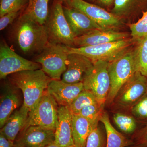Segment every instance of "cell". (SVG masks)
<instances>
[{"instance_id":"cell-29","label":"cell","mask_w":147,"mask_h":147,"mask_svg":"<svg viewBox=\"0 0 147 147\" xmlns=\"http://www.w3.org/2000/svg\"><path fill=\"white\" fill-rule=\"evenodd\" d=\"M86 147H105V137L98 126L90 133Z\"/></svg>"},{"instance_id":"cell-22","label":"cell","mask_w":147,"mask_h":147,"mask_svg":"<svg viewBox=\"0 0 147 147\" xmlns=\"http://www.w3.org/2000/svg\"><path fill=\"white\" fill-rule=\"evenodd\" d=\"M49 0H28L24 12L36 22L44 25L49 15Z\"/></svg>"},{"instance_id":"cell-6","label":"cell","mask_w":147,"mask_h":147,"mask_svg":"<svg viewBox=\"0 0 147 147\" xmlns=\"http://www.w3.org/2000/svg\"><path fill=\"white\" fill-rule=\"evenodd\" d=\"M67 56L64 45L48 42L37 55L35 62L41 65L42 71L51 79L61 80V76L67 69Z\"/></svg>"},{"instance_id":"cell-15","label":"cell","mask_w":147,"mask_h":147,"mask_svg":"<svg viewBox=\"0 0 147 147\" xmlns=\"http://www.w3.org/2000/svg\"><path fill=\"white\" fill-rule=\"evenodd\" d=\"M55 141L54 130L39 126H30L22 130L15 144L24 147H45Z\"/></svg>"},{"instance_id":"cell-11","label":"cell","mask_w":147,"mask_h":147,"mask_svg":"<svg viewBox=\"0 0 147 147\" xmlns=\"http://www.w3.org/2000/svg\"><path fill=\"white\" fill-rule=\"evenodd\" d=\"M68 7L81 11L102 28L113 29L120 24L118 16L84 0H71Z\"/></svg>"},{"instance_id":"cell-35","label":"cell","mask_w":147,"mask_h":147,"mask_svg":"<svg viewBox=\"0 0 147 147\" xmlns=\"http://www.w3.org/2000/svg\"><path fill=\"white\" fill-rule=\"evenodd\" d=\"M98 1L103 5L110 6L113 3L115 0H98Z\"/></svg>"},{"instance_id":"cell-28","label":"cell","mask_w":147,"mask_h":147,"mask_svg":"<svg viewBox=\"0 0 147 147\" xmlns=\"http://www.w3.org/2000/svg\"><path fill=\"white\" fill-rule=\"evenodd\" d=\"M28 0H0V17L6 13L23 9Z\"/></svg>"},{"instance_id":"cell-33","label":"cell","mask_w":147,"mask_h":147,"mask_svg":"<svg viewBox=\"0 0 147 147\" xmlns=\"http://www.w3.org/2000/svg\"><path fill=\"white\" fill-rule=\"evenodd\" d=\"M137 144L143 146H147V125L139 132L137 137Z\"/></svg>"},{"instance_id":"cell-31","label":"cell","mask_w":147,"mask_h":147,"mask_svg":"<svg viewBox=\"0 0 147 147\" xmlns=\"http://www.w3.org/2000/svg\"><path fill=\"white\" fill-rule=\"evenodd\" d=\"M133 1L134 0H115L113 13L118 17L125 14Z\"/></svg>"},{"instance_id":"cell-30","label":"cell","mask_w":147,"mask_h":147,"mask_svg":"<svg viewBox=\"0 0 147 147\" xmlns=\"http://www.w3.org/2000/svg\"><path fill=\"white\" fill-rule=\"evenodd\" d=\"M132 114L142 119L147 118V94L131 107Z\"/></svg>"},{"instance_id":"cell-39","label":"cell","mask_w":147,"mask_h":147,"mask_svg":"<svg viewBox=\"0 0 147 147\" xmlns=\"http://www.w3.org/2000/svg\"><path fill=\"white\" fill-rule=\"evenodd\" d=\"M67 147H76V146L74 145H71V146H69Z\"/></svg>"},{"instance_id":"cell-1","label":"cell","mask_w":147,"mask_h":147,"mask_svg":"<svg viewBox=\"0 0 147 147\" xmlns=\"http://www.w3.org/2000/svg\"><path fill=\"white\" fill-rule=\"evenodd\" d=\"M11 36L18 48L26 55H38L49 42L44 25L24 11L13 24Z\"/></svg>"},{"instance_id":"cell-38","label":"cell","mask_w":147,"mask_h":147,"mask_svg":"<svg viewBox=\"0 0 147 147\" xmlns=\"http://www.w3.org/2000/svg\"><path fill=\"white\" fill-rule=\"evenodd\" d=\"M15 147H23V146H21V145H20L19 144H15Z\"/></svg>"},{"instance_id":"cell-19","label":"cell","mask_w":147,"mask_h":147,"mask_svg":"<svg viewBox=\"0 0 147 147\" xmlns=\"http://www.w3.org/2000/svg\"><path fill=\"white\" fill-rule=\"evenodd\" d=\"M30 110L22 105L11 115L6 121L0 133L9 140L14 141L19 132L24 129L26 125Z\"/></svg>"},{"instance_id":"cell-13","label":"cell","mask_w":147,"mask_h":147,"mask_svg":"<svg viewBox=\"0 0 147 147\" xmlns=\"http://www.w3.org/2000/svg\"><path fill=\"white\" fill-rule=\"evenodd\" d=\"M67 69L61 80L68 84L83 82L85 75L94 65V63L84 55L77 53L67 54Z\"/></svg>"},{"instance_id":"cell-34","label":"cell","mask_w":147,"mask_h":147,"mask_svg":"<svg viewBox=\"0 0 147 147\" xmlns=\"http://www.w3.org/2000/svg\"><path fill=\"white\" fill-rule=\"evenodd\" d=\"M14 141L6 138L3 134L0 133V147H15Z\"/></svg>"},{"instance_id":"cell-4","label":"cell","mask_w":147,"mask_h":147,"mask_svg":"<svg viewBox=\"0 0 147 147\" xmlns=\"http://www.w3.org/2000/svg\"><path fill=\"white\" fill-rule=\"evenodd\" d=\"M63 2L54 0L44 26L49 42L73 47L75 37L64 13Z\"/></svg>"},{"instance_id":"cell-20","label":"cell","mask_w":147,"mask_h":147,"mask_svg":"<svg viewBox=\"0 0 147 147\" xmlns=\"http://www.w3.org/2000/svg\"><path fill=\"white\" fill-rule=\"evenodd\" d=\"M94 129L84 117L72 114V135L74 145L76 147H86L88 137Z\"/></svg>"},{"instance_id":"cell-5","label":"cell","mask_w":147,"mask_h":147,"mask_svg":"<svg viewBox=\"0 0 147 147\" xmlns=\"http://www.w3.org/2000/svg\"><path fill=\"white\" fill-rule=\"evenodd\" d=\"M108 72L110 87L106 103L109 105L114 101L121 88L136 72L132 50L109 63Z\"/></svg>"},{"instance_id":"cell-10","label":"cell","mask_w":147,"mask_h":147,"mask_svg":"<svg viewBox=\"0 0 147 147\" xmlns=\"http://www.w3.org/2000/svg\"><path fill=\"white\" fill-rule=\"evenodd\" d=\"M147 94V77L135 72L119 91L114 101L123 108L131 107Z\"/></svg>"},{"instance_id":"cell-12","label":"cell","mask_w":147,"mask_h":147,"mask_svg":"<svg viewBox=\"0 0 147 147\" xmlns=\"http://www.w3.org/2000/svg\"><path fill=\"white\" fill-rule=\"evenodd\" d=\"M129 34L116 31L113 29H97L92 30L75 38L73 47L94 46L119 41L129 38Z\"/></svg>"},{"instance_id":"cell-9","label":"cell","mask_w":147,"mask_h":147,"mask_svg":"<svg viewBox=\"0 0 147 147\" xmlns=\"http://www.w3.org/2000/svg\"><path fill=\"white\" fill-rule=\"evenodd\" d=\"M41 66L35 61L28 60L16 54L4 40L0 45V78L19 71L40 69Z\"/></svg>"},{"instance_id":"cell-18","label":"cell","mask_w":147,"mask_h":147,"mask_svg":"<svg viewBox=\"0 0 147 147\" xmlns=\"http://www.w3.org/2000/svg\"><path fill=\"white\" fill-rule=\"evenodd\" d=\"M18 88L12 84H6L0 99V128L20 105Z\"/></svg>"},{"instance_id":"cell-36","label":"cell","mask_w":147,"mask_h":147,"mask_svg":"<svg viewBox=\"0 0 147 147\" xmlns=\"http://www.w3.org/2000/svg\"><path fill=\"white\" fill-rule=\"evenodd\" d=\"M45 147H60L59 146H58V145H57V144H55V142L54 143H52V144H49L47 145V146H46Z\"/></svg>"},{"instance_id":"cell-40","label":"cell","mask_w":147,"mask_h":147,"mask_svg":"<svg viewBox=\"0 0 147 147\" xmlns=\"http://www.w3.org/2000/svg\"></svg>"},{"instance_id":"cell-2","label":"cell","mask_w":147,"mask_h":147,"mask_svg":"<svg viewBox=\"0 0 147 147\" xmlns=\"http://www.w3.org/2000/svg\"><path fill=\"white\" fill-rule=\"evenodd\" d=\"M11 84L21 90L23 105L30 111L37 105L52 79L42 69L26 70L11 74Z\"/></svg>"},{"instance_id":"cell-3","label":"cell","mask_w":147,"mask_h":147,"mask_svg":"<svg viewBox=\"0 0 147 147\" xmlns=\"http://www.w3.org/2000/svg\"><path fill=\"white\" fill-rule=\"evenodd\" d=\"M136 42L133 38H128L94 46L71 47L64 45V48L67 54H81L89 58L93 63L99 61L110 63L130 51V48Z\"/></svg>"},{"instance_id":"cell-23","label":"cell","mask_w":147,"mask_h":147,"mask_svg":"<svg viewBox=\"0 0 147 147\" xmlns=\"http://www.w3.org/2000/svg\"><path fill=\"white\" fill-rule=\"evenodd\" d=\"M137 42L132 50L135 70L147 77V35Z\"/></svg>"},{"instance_id":"cell-37","label":"cell","mask_w":147,"mask_h":147,"mask_svg":"<svg viewBox=\"0 0 147 147\" xmlns=\"http://www.w3.org/2000/svg\"><path fill=\"white\" fill-rule=\"evenodd\" d=\"M63 2H65L67 6H68L69 5L70 2H71V0H63Z\"/></svg>"},{"instance_id":"cell-25","label":"cell","mask_w":147,"mask_h":147,"mask_svg":"<svg viewBox=\"0 0 147 147\" xmlns=\"http://www.w3.org/2000/svg\"><path fill=\"white\" fill-rule=\"evenodd\" d=\"M104 105L98 103H94L83 108L79 115L86 119L94 128L98 125V122L103 115Z\"/></svg>"},{"instance_id":"cell-14","label":"cell","mask_w":147,"mask_h":147,"mask_svg":"<svg viewBox=\"0 0 147 147\" xmlns=\"http://www.w3.org/2000/svg\"><path fill=\"white\" fill-rule=\"evenodd\" d=\"M84 90L83 82L68 84L61 80H52L46 90L59 105L68 106Z\"/></svg>"},{"instance_id":"cell-26","label":"cell","mask_w":147,"mask_h":147,"mask_svg":"<svg viewBox=\"0 0 147 147\" xmlns=\"http://www.w3.org/2000/svg\"><path fill=\"white\" fill-rule=\"evenodd\" d=\"M113 119L116 125L124 133H133L137 128L136 120L131 116L123 113H116Z\"/></svg>"},{"instance_id":"cell-27","label":"cell","mask_w":147,"mask_h":147,"mask_svg":"<svg viewBox=\"0 0 147 147\" xmlns=\"http://www.w3.org/2000/svg\"><path fill=\"white\" fill-rule=\"evenodd\" d=\"M131 36L136 42L147 35V11L136 23L129 26Z\"/></svg>"},{"instance_id":"cell-8","label":"cell","mask_w":147,"mask_h":147,"mask_svg":"<svg viewBox=\"0 0 147 147\" xmlns=\"http://www.w3.org/2000/svg\"><path fill=\"white\" fill-rule=\"evenodd\" d=\"M58 104L46 90L35 108L29 112L24 129L30 126H38L55 131L58 122Z\"/></svg>"},{"instance_id":"cell-21","label":"cell","mask_w":147,"mask_h":147,"mask_svg":"<svg viewBox=\"0 0 147 147\" xmlns=\"http://www.w3.org/2000/svg\"><path fill=\"white\" fill-rule=\"evenodd\" d=\"M100 121L104 125L107 135L105 147H126L131 144V141L117 131L113 126L107 113L104 112Z\"/></svg>"},{"instance_id":"cell-17","label":"cell","mask_w":147,"mask_h":147,"mask_svg":"<svg viewBox=\"0 0 147 147\" xmlns=\"http://www.w3.org/2000/svg\"><path fill=\"white\" fill-rule=\"evenodd\" d=\"M64 13L75 37L95 29L102 28L85 13L70 7H63Z\"/></svg>"},{"instance_id":"cell-32","label":"cell","mask_w":147,"mask_h":147,"mask_svg":"<svg viewBox=\"0 0 147 147\" xmlns=\"http://www.w3.org/2000/svg\"><path fill=\"white\" fill-rule=\"evenodd\" d=\"M21 10L12 11L5 14L0 18V30H2L10 24H12L15 19L18 18L22 12Z\"/></svg>"},{"instance_id":"cell-7","label":"cell","mask_w":147,"mask_h":147,"mask_svg":"<svg viewBox=\"0 0 147 147\" xmlns=\"http://www.w3.org/2000/svg\"><path fill=\"white\" fill-rule=\"evenodd\" d=\"M109 63L99 61L94 63L83 81L84 90L91 92L100 105L106 103L110 87Z\"/></svg>"},{"instance_id":"cell-24","label":"cell","mask_w":147,"mask_h":147,"mask_svg":"<svg viewBox=\"0 0 147 147\" xmlns=\"http://www.w3.org/2000/svg\"><path fill=\"white\" fill-rule=\"evenodd\" d=\"M97 102H98L95 96L91 92L84 90L67 107L71 114L79 115L80 111L86 106Z\"/></svg>"},{"instance_id":"cell-16","label":"cell","mask_w":147,"mask_h":147,"mask_svg":"<svg viewBox=\"0 0 147 147\" xmlns=\"http://www.w3.org/2000/svg\"><path fill=\"white\" fill-rule=\"evenodd\" d=\"M58 122L55 131V143L60 147L74 145L72 129V114L68 107L58 106Z\"/></svg>"}]
</instances>
